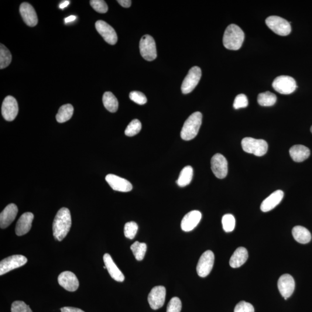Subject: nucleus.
<instances>
[{"label":"nucleus","instance_id":"9d476101","mask_svg":"<svg viewBox=\"0 0 312 312\" xmlns=\"http://www.w3.org/2000/svg\"><path fill=\"white\" fill-rule=\"evenodd\" d=\"M27 262L25 256L22 255H13L2 260L0 263V275L11 271V270L18 268Z\"/></svg>","mask_w":312,"mask_h":312},{"label":"nucleus","instance_id":"37998d69","mask_svg":"<svg viewBox=\"0 0 312 312\" xmlns=\"http://www.w3.org/2000/svg\"><path fill=\"white\" fill-rule=\"evenodd\" d=\"M118 2L124 8H129L132 5V1L130 0H118Z\"/></svg>","mask_w":312,"mask_h":312},{"label":"nucleus","instance_id":"4c0bfd02","mask_svg":"<svg viewBox=\"0 0 312 312\" xmlns=\"http://www.w3.org/2000/svg\"><path fill=\"white\" fill-rule=\"evenodd\" d=\"M130 98L137 104L144 105L147 102V98L142 92L133 91L130 92Z\"/></svg>","mask_w":312,"mask_h":312},{"label":"nucleus","instance_id":"f257e3e1","mask_svg":"<svg viewBox=\"0 0 312 312\" xmlns=\"http://www.w3.org/2000/svg\"><path fill=\"white\" fill-rule=\"evenodd\" d=\"M72 224L70 211L66 208L58 211L53 223V234L57 241H61L69 232Z\"/></svg>","mask_w":312,"mask_h":312},{"label":"nucleus","instance_id":"6ab92c4d","mask_svg":"<svg viewBox=\"0 0 312 312\" xmlns=\"http://www.w3.org/2000/svg\"><path fill=\"white\" fill-rule=\"evenodd\" d=\"M20 13L27 26L34 27L37 25L38 17L36 12L29 3L23 2L20 5Z\"/></svg>","mask_w":312,"mask_h":312},{"label":"nucleus","instance_id":"ea45409f","mask_svg":"<svg viewBox=\"0 0 312 312\" xmlns=\"http://www.w3.org/2000/svg\"><path fill=\"white\" fill-rule=\"evenodd\" d=\"M181 303L179 298L174 297L168 304L167 312H180Z\"/></svg>","mask_w":312,"mask_h":312},{"label":"nucleus","instance_id":"473e14b6","mask_svg":"<svg viewBox=\"0 0 312 312\" xmlns=\"http://www.w3.org/2000/svg\"><path fill=\"white\" fill-rule=\"evenodd\" d=\"M141 129V123L138 119H134L127 127L125 134L128 136H133L138 134Z\"/></svg>","mask_w":312,"mask_h":312},{"label":"nucleus","instance_id":"f3484780","mask_svg":"<svg viewBox=\"0 0 312 312\" xmlns=\"http://www.w3.org/2000/svg\"><path fill=\"white\" fill-rule=\"evenodd\" d=\"M105 180L114 190L129 192L133 189L132 184L129 181L115 175L108 174Z\"/></svg>","mask_w":312,"mask_h":312},{"label":"nucleus","instance_id":"20e7f679","mask_svg":"<svg viewBox=\"0 0 312 312\" xmlns=\"http://www.w3.org/2000/svg\"><path fill=\"white\" fill-rule=\"evenodd\" d=\"M241 144L242 149L245 152L253 154L256 156L265 155L268 151V143L265 140L246 137L242 139Z\"/></svg>","mask_w":312,"mask_h":312},{"label":"nucleus","instance_id":"ddd939ff","mask_svg":"<svg viewBox=\"0 0 312 312\" xmlns=\"http://www.w3.org/2000/svg\"><path fill=\"white\" fill-rule=\"evenodd\" d=\"M211 169L216 177L224 179L228 174L227 160L221 154H216L211 159Z\"/></svg>","mask_w":312,"mask_h":312},{"label":"nucleus","instance_id":"a18cd8bd","mask_svg":"<svg viewBox=\"0 0 312 312\" xmlns=\"http://www.w3.org/2000/svg\"><path fill=\"white\" fill-rule=\"evenodd\" d=\"M70 1H65L63 2H61L59 5V7L61 9H63L64 8L67 7V6L69 5Z\"/></svg>","mask_w":312,"mask_h":312},{"label":"nucleus","instance_id":"a19ab883","mask_svg":"<svg viewBox=\"0 0 312 312\" xmlns=\"http://www.w3.org/2000/svg\"><path fill=\"white\" fill-rule=\"evenodd\" d=\"M234 312H255V308L251 304L241 301L236 305Z\"/></svg>","mask_w":312,"mask_h":312},{"label":"nucleus","instance_id":"7ed1b4c3","mask_svg":"<svg viewBox=\"0 0 312 312\" xmlns=\"http://www.w3.org/2000/svg\"><path fill=\"white\" fill-rule=\"evenodd\" d=\"M202 115L200 112L191 114L185 122L181 130L180 136L184 140L193 139L198 134L202 124Z\"/></svg>","mask_w":312,"mask_h":312},{"label":"nucleus","instance_id":"c756f323","mask_svg":"<svg viewBox=\"0 0 312 312\" xmlns=\"http://www.w3.org/2000/svg\"><path fill=\"white\" fill-rule=\"evenodd\" d=\"M276 101V95L270 91L262 92L259 94L257 98L259 104L263 107H270L275 104Z\"/></svg>","mask_w":312,"mask_h":312},{"label":"nucleus","instance_id":"b1692460","mask_svg":"<svg viewBox=\"0 0 312 312\" xmlns=\"http://www.w3.org/2000/svg\"><path fill=\"white\" fill-rule=\"evenodd\" d=\"M248 259V252L245 248L240 247L235 250L229 260V266L233 268L241 267Z\"/></svg>","mask_w":312,"mask_h":312},{"label":"nucleus","instance_id":"c03bdc74","mask_svg":"<svg viewBox=\"0 0 312 312\" xmlns=\"http://www.w3.org/2000/svg\"><path fill=\"white\" fill-rule=\"evenodd\" d=\"M76 19L77 17L75 16H70L69 17H68V18H65L64 21L65 23H68L74 21V20Z\"/></svg>","mask_w":312,"mask_h":312},{"label":"nucleus","instance_id":"bb28decb","mask_svg":"<svg viewBox=\"0 0 312 312\" xmlns=\"http://www.w3.org/2000/svg\"><path fill=\"white\" fill-rule=\"evenodd\" d=\"M103 104L107 110L112 113L118 111L119 102L117 98L110 91L105 92L102 97Z\"/></svg>","mask_w":312,"mask_h":312},{"label":"nucleus","instance_id":"39448f33","mask_svg":"<svg viewBox=\"0 0 312 312\" xmlns=\"http://www.w3.org/2000/svg\"><path fill=\"white\" fill-rule=\"evenodd\" d=\"M266 23L267 26L277 35L286 36L291 32L290 23L280 16H269L266 19Z\"/></svg>","mask_w":312,"mask_h":312},{"label":"nucleus","instance_id":"aec40b11","mask_svg":"<svg viewBox=\"0 0 312 312\" xmlns=\"http://www.w3.org/2000/svg\"><path fill=\"white\" fill-rule=\"evenodd\" d=\"M18 209L14 204H10L6 206L4 210L0 214V227L6 228L15 221Z\"/></svg>","mask_w":312,"mask_h":312},{"label":"nucleus","instance_id":"f704fd0d","mask_svg":"<svg viewBox=\"0 0 312 312\" xmlns=\"http://www.w3.org/2000/svg\"><path fill=\"white\" fill-rule=\"evenodd\" d=\"M138 229V226L135 222H130L127 223L124 228V233L126 237L130 239H133L135 238Z\"/></svg>","mask_w":312,"mask_h":312},{"label":"nucleus","instance_id":"5701e85b","mask_svg":"<svg viewBox=\"0 0 312 312\" xmlns=\"http://www.w3.org/2000/svg\"><path fill=\"white\" fill-rule=\"evenodd\" d=\"M284 197L283 191L279 190L273 192L266 200H264L261 205V210L264 212H267L273 210L277 205L280 204Z\"/></svg>","mask_w":312,"mask_h":312},{"label":"nucleus","instance_id":"dca6fc26","mask_svg":"<svg viewBox=\"0 0 312 312\" xmlns=\"http://www.w3.org/2000/svg\"><path fill=\"white\" fill-rule=\"evenodd\" d=\"M58 282L65 290L71 292L76 291L80 285L76 275L70 271H64L58 277Z\"/></svg>","mask_w":312,"mask_h":312},{"label":"nucleus","instance_id":"cd10ccee","mask_svg":"<svg viewBox=\"0 0 312 312\" xmlns=\"http://www.w3.org/2000/svg\"><path fill=\"white\" fill-rule=\"evenodd\" d=\"M73 114L74 107L73 105L68 104L61 106L56 115V121L60 123L66 122L72 118Z\"/></svg>","mask_w":312,"mask_h":312},{"label":"nucleus","instance_id":"2eb2a0df","mask_svg":"<svg viewBox=\"0 0 312 312\" xmlns=\"http://www.w3.org/2000/svg\"><path fill=\"white\" fill-rule=\"evenodd\" d=\"M295 286L294 279L289 274H284L281 276L277 283L279 292L285 300L294 293Z\"/></svg>","mask_w":312,"mask_h":312},{"label":"nucleus","instance_id":"6e6552de","mask_svg":"<svg viewBox=\"0 0 312 312\" xmlns=\"http://www.w3.org/2000/svg\"><path fill=\"white\" fill-rule=\"evenodd\" d=\"M201 75L202 72L200 67L195 66L191 68L181 85V91L183 94L190 93L194 90L200 82Z\"/></svg>","mask_w":312,"mask_h":312},{"label":"nucleus","instance_id":"72a5a7b5","mask_svg":"<svg viewBox=\"0 0 312 312\" xmlns=\"http://www.w3.org/2000/svg\"><path fill=\"white\" fill-rule=\"evenodd\" d=\"M223 228L226 232L234 230L235 227V219L231 214H226L222 218Z\"/></svg>","mask_w":312,"mask_h":312},{"label":"nucleus","instance_id":"e433bc0d","mask_svg":"<svg viewBox=\"0 0 312 312\" xmlns=\"http://www.w3.org/2000/svg\"><path fill=\"white\" fill-rule=\"evenodd\" d=\"M11 312H33L31 308L23 301L13 302L11 307Z\"/></svg>","mask_w":312,"mask_h":312},{"label":"nucleus","instance_id":"7c9ffc66","mask_svg":"<svg viewBox=\"0 0 312 312\" xmlns=\"http://www.w3.org/2000/svg\"><path fill=\"white\" fill-rule=\"evenodd\" d=\"M12 61V54L4 45H0V68L4 69L7 67Z\"/></svg>","mask_w":312,"mask_h":312},{"label":"nucleus","instance_id":"f03ea898","mask_svg":"<svg viewBox=\"0 0 312 312\" xmlns=\"http://www.w3.org/2000/svg\"><path fill=\"white\" fill-rule=\"evenodd\" d=\"M244 40L243 30L238 26L231 24L225 30L223 42L226 49L237 50L241 47Z\"/></svg>","mask_w":312,"mask_h":312},{"label":"nucleus","instance_id":"412c9836","mask_svg":"<svg viewBox=\"0 0 312 312\" xmlns=\"http://www.w3.org/2000/svg\"><path fill=\"white\" fill-rule=\"evenodd\" d=\"M34 215L31 212L23 214L17 222L15 232L17 235L22 236L29 232L32 228Z\"/></svg>","mask_w":312,"mask_h":312},{"label":"nucleus","instance_id":"423d86ee","mask_svg":"<svg viewBox=\"0 0 312 312\" xmlns=\"http://www.w3.org/2000/svg\"><path fill=\"white\" fill-rule=\"evenodd\" d=\"M274 90L282 94H290L296 90V81L286 75H281L275 79L272 83Z\"/></svg>","mask_w":312,"mask_h":312},{"label":"nucleus","instance_id":"4468645a","mask_svg":"<svg viewBox=\"0 0 312 312\" xmlns=\"http://www.w3.org/2000/svg\"><path fill=\"white\" fill-rule=\"evenodd\" d=\"M95 28L108 44L115 45L118 41L117 34L112 26L103 20H98L95 23Z\"/></svg>","mask_w":312,"mask_h":312},{"label":"nucleus","instance_id":"c85d7f7f","mask_svg":"<svg viewBox=\"0 0 312 312\" xmlns=\"http://www.w3.org/2000/svg\"><path fill=\"white\" fill-rule=\"evenodd\" d=\"M193 177V169L191 166H186L181 170L177 183L178 186L183 187L189 184Z\"/></svg>","mask_w":312,"mask_h":312},{"label":"nucleus","instance_id":"2f4dec72","mask_svg":"<svg viewBox=\"0 0 312 312\" xmlns=\"http://www.w3.org/2000/svg\"><path fill=\"white\" fill-rule=\"evenodd\" d=\"M131 250L135 259L138 261H142L147 250V245L145 243L136 241L131 246Z\"/></svg>","mask_w":312,"mask_h":312},{"label":"nucleus","instance_id":"f8f14e48","mask_svg":"<svg viewBox=\"0 0 312 312\" xmlns=\"http://www.w3.org/2000/svg\"><path fill=\"white\" fill-rule=\"evenodd\" d=\"M166 296V288L163 286L153 288L148 296V303L153 310H157L162 308L165 303Z\"/></svg>","mask_w":312,"mask_h":312},{"label":"nucleus","instance_id":"9b49d317","mask_svg":"<svg viewBox=\"0 0 312 312\" xmlns=\"http://www.w3.org/2000/svg\"><path fill=\"white\" fill-rule=\"evenodd\" d=\"M19 112L18 102L12 96L8 95L2 102L1 112L3 118L8 122L13 121Z\"/></svg>","mask_w":312,"mask_h":312},{"label":"nucleus","instance_id":"393cba45","mask_svg":"<svg viewBox=\"0 0 312 312\" xmlns=\"http://www.w3.org/2000/svg\"><path fill=\"white\" fill-rule=\"evenodd\" d=\"M290 154L294 162H303L310 156V150L304 145H297L291 147Z\"/></svg>","mask_w":312,"mask_h":312},{"label":"nucleus","instance_id":"4be33fe9","mask_svg":"<svg viewBox=\"0 0 312 312\" xmlns=\"http://www.w3.org/2000/svg\"><path fill=\"white\" fill-rule=\"evenodd\" d=\"M103 260H104L106 268L108 270L112 278L117 282H123L125 280V276L116 265L111 256L109 254L106 253L103 257Z\"/></svg>","mask_w":312,"mask_h":312},{"label":"nucleus","instance_id":"a211bd4d","mask_svg":"<svg viewBox=\"0 0 312 312\" xmlns=\"http://www.w3.org/2000/svg\"><path fill=\"white\" fill-rule=\"evenodd\" d=\"M202 215L200 211H192L184 216L181 222V228L185 232H189L195 227L200 223Z\"/></svg>","mask_w":312,"mask_h":312},{"label":"nucleus","instance_id":"79ce46f5","mask_svg":"<svg viewBox=\"0 0 312 312\" xmlns=\"http://www.w3.org/2000/svg\"><path fill=\"white\" fill-rule=\"evenodd\" d=\"M61 312H85L81 309L74 307H64L61 309Z\"/></svg>","mask_w":312,"mask_h":312},{"label":"nucleus","instance_id":"58836bf2","mask_svg":"<svg viewBox=\"0 0 312 312\" xmlns=\"http://www.w3.org/2000/svg\"><path fill=\"white\" fill-rule=\"evenodd\" d=\"M248 99L246 95L244 94H240L235 97L233 106L235 109H238L246 108L248 107Z\"/></svg>","mask_w":312,"mask_h":312},{"label":"nucleus","instance_id":"c9c22d12","mask_svg":"<svg viewBox=\"0 0 312 312\" xmlns=\"http://www.w3.org/2000/svg\"><path fill=\"white\" fill-rule=\"evenodd\" d=\"M90 4L95 11L100 13H105L108 11V6L107 3L102 0H91Z\"/></svg>","mask_w":312,"mask_h":312},{"label":"nucleus","instance_id":"1a4fd4ad","mask_svg":"<svg viewBox=\"0 0 312 312\" xmlns=\"http://www.w3.org/2000/svg\"><path fill=\"white\" fill-rule=\"evenodd\" d=\"M215 256L211 250H207L201 255L197 266V272L199 276L207 277L213 268Z\"/></svg>","mask_w":312,"mask_h":312},{"label":"nucleus","instance_id":"a878e982","mask_svg":"<svg viewBox=\"0 0 312 312\" xmlns=\"http://www.w3.org/2000/svg\"><path fill=\"white\" fill-rule=\"evenodd\" d=\"M294 238L298 242L302 244H306L311 241L312 236L311 232L303 226L297 225L292 230Z\"/></svg>","mask_w":312,"mask_h":312},{"label":"nucleus","instance_id":"49530a36","mask_svg":"<svg viewBox=\"0 0 312 312\" xmlns=\"http://www.w3.org/2000/svg\"><path fill=\"white\" fill-rule=\"evenodd\" d=\"M311 132L312 133V126L311 127Z\"/></svg>","mask_w":312,"mask_h":312},{"label":"nucleus","instance_id":"0eeeda50","mask_svg":"<svg viewBox=\"0 0 312 312\" xmlns=\"http://www.w3.org/2000/svg\"><path fill=\"white\" fill-rule=\"evenodd\" d=\"M140 53L144 59L153 61L157 57L155 41L152 36L146 34L140 39L139 43Z\"/></svg>","mask_w":312,"mask_h":312}]
</instances>
